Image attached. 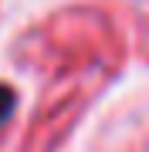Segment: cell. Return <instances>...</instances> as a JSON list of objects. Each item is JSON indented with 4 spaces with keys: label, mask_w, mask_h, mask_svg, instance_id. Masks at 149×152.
Instances as JSON below:
<instances>
[{
    "label": "cell",
    "mask_w": 149,
    "mask_h": 152,
    "mask_svg": "<svg viewBox=\"0 0 149 152\" xmlns=\"http://www.w3.org/2000/svg\"><path fill=\"white\" fill-rule=\"evenodd\" d=\"M14 108H17V95H14V88H10V85H0V125H4V122L14 115Z\"/></svg>",
    "instance_id": "cell-1"
}]
</instances>
